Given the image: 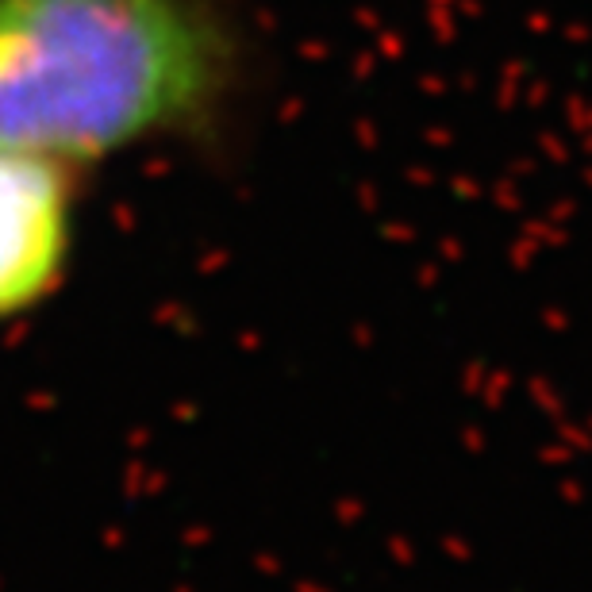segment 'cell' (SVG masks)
Returning <instances> with one entry per match:
<instances>
[{
    "label": "cell",
    "mask_w": 592,
    "mask_h": 592,
    "mask_svg": "<svg viewBox=\"0 0 592 592\" xmlns=\"http://www.w3.org/2000/svg\"><path fill=\"white\" fill-rule=\"evenodd\" d=\"M239 81L208 0H0V147L66 166L193 139Z\"/></svg>",
    "instance_id": "6da1fadb"
},
{
    "label": "cell",
    "mask_w": 592,
    "mask_h": 592,
    "mask_svg": "<svg viewBox=\"0 0 592 592\" xmlns=\"http://www.w3.org/2000/svg\"><path fill=\"white\" fill-rule=\"evenodd\" d=\"M77 173L0 147V323L43 308L66 285L77 243Z\"/></svg>",
    "instance_id": "7a4b0ae2"
}]
</instances>
